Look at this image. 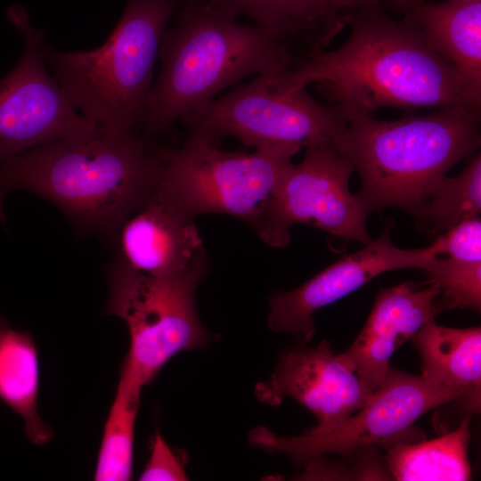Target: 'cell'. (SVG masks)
<instances>
[{
  "label": "cell",
  "mask_w": 481,
  "mask_h": 481,
  "mask_svg": "<svg viewBox=\"0 0 481 481\" xmlns=\"http://www.w3.org/2000/svg\"><path fill=\"white\" fill-rule=\"evenodd\" d=\"M350 33L331 51L309 53L292 69V87L316 84L342 110L479 108L481 94L404 20L379 5L350 12Z\"/></svg>",
  "instance_id": "6da1fadb"
},
{
  "label": "cell",
  "mask_w": 481,
  "mask_h": 481,
  "mask_svg": "<svg viewBox=\"0 0 481 481\" xmlns=\"http://www.w3.org/2000/svg\"><path fill=\"white\" fill-rule=\"evenodd\" d=\"M164 149L138 133L99 130L48 143L0 162L3 200L25 190L55 204L77 228L114 236L154 193Z\"/></svg>",
  "instance_id": "7a4b0ae2"
},
{
  "label": "cell",
  "mask_w": 481,
  "mask_h": 481,
  "mask_svg": "<svg viewBox=\"0 0 481 481\" xmlns=\"http://www.w3.org/2000/svg\"><path fill=\"white\" fill-rule=\"evenodd\" d=\"M175 16L142 118L144 136L166 132L249 76L300 60L288 43L261 25L241 23L216 0H182Z\"/></svg>",
  "instance_id": "3957f363"
},
{
  "label": "cell",
  "mask_w": 481,
  "mask_h": 481,
  "mask_svg": "<svg viewBox=\"0 0 481 481\" xmlns=\"http://www.w3.org/2000/svg\"><path fill=\"white\" fill-rule=\"evenodd\" d=\"M342 110L346 125L336 150L357 172L356 195L368 214L387 207L416 214L447 171L480 145L479 108L393 121Z\"/></svg>",
  "instance_id": "277c9868"
},
{
  "label": "cell",
  "mask_w": 481,
  "mask_h": 481,
  "mask_svg": "<svg viewBox=\"0 0 481 481\" xmlns=\"http://www.w3.org/2000/svg\"><path fill=\"white\" fill-rule=\"evenodd\" d=\"M182 0H127L101 46L45 47L49 71L86 118L110 133H138L166 29Z\"/></svg>",
  "instance_id": "5b68a950"
},
{
  "label": "cell",
  "mask_w": 481,
  "mask_h": 481,
  "mask_svg": "<svg viewBox=\"0 0 481 481\" xmlns=\"http://www.w3.org/2000/svg\"><path fill=\"white\" fill-rule=\"evenodd\" d=\"M300 150L278 146L253 152L225 151L216 139L188 134L181 147L164 149L155 193L191 218L224 214L255 229Z\"/></svg>",
  "instance_id": "8992f818"
},
{
  "label": "cell",
  "mask_w": 481,
  "mask_h": 481,
  "mask_svg": "<svg viewBox=\"0 0 481 481\" xmlns=\"http://www.w3.org/2000/svg\"><path fill=\"white\" fill-rule=\"evenodd\" d=\"M292 67L272 69L216 97L182 121L189 134L232 136L255 149L329 146L336 150L346 125L343 110L292 87Z\"/></svg>",
  "instance_id": "52a82bcc"
},
{
  "label": "cell",
  "mask_w": 481,
  "mask_h": 481,
  "mask_svg": "<svg viewBox=\"0 0 481 481\" xmlns=\"http://www.w3.org/2000/svg\"><path fill=\"white\" fill-rule=\"evenodd\" d=\"M108 283L105 313L121 319L130 338L119 377L143 388L175 355L209 342L195 303L200 282L152 278L115 258Z\"/></svg>",
  "instance_id": "ba28073f"
},
{
  "label": "cell",
  "mask_w": 481,
  "mask_h": 481,
  "mask_svg": "<svg viewBox=\"0 0 481 481\" xmlns=\"http://www.w3.org/2000/svg\"><path fill=\"white\" fill-rule=\"evenodd\" d=\"M458 400H462L461 394L390 366L365 404L330 431L280 436L257 427L249 432V442L271 453H284L298 465L330 453L354 456L366 449L387 450L412 442V435L423 437L415 432L414 423L430 410Z\"/></svg>",
  "instance_id": "9c48e42d"
},
{
  "label": "cell",
  "mask_w": 481,
  "mask_h": 481,
  "mask_svg": "<svg viewBox=\"0 0 481 481\" xmlns=\"http://www.w3.org/2000/svg\"><path fill=\"white\" fill-rule=\"evenodd\" d=\"M353 172L334 148H306L301 162L290 165L274 190L255 228L259 238L284 248L294 224H309L345 240L369 244V214L348 187Z\"/></svg>",
  "instance_id": "30bf717a"
},
{
  "label": "cell",
  "mask_w": 481,
  "mask_h": 481,
  "mask_svg": "<svg viewBox=\"0 0 481 481\" xmlns=\"http://www.w3.org/2000/svg\"><path fill=\"white\" fill-rule=\"evenodd\" d=\"M9 21L24 37L22 54L0 79V162L54 141L100 129L72 105L46 69L45 32L14 4Z\"/></svg>",
  "instance_id": "8fae6325"
},
{
  "label": "cell",
  "mask_w": 481,
  "mask_h": 481,
  "mask_svg": "<svg viewBox=\"0 0 481 481\" xmlns=\"http://www.w3.org/2000/svg\"><path fill=\"white\" fill-rule=\"evenodd\" d=\"M392 224L360 250L344 256L299 287L269 298V328L309 342L315 331L314 314L365 285L380 273L399 269H424L443 254L442 237L419 249H401L390 239Z\"/></svg>",
  "instance_id": "7c38bea8"
},
{
  "label": "cell",
  "mask_w": 481,
  "mask_h": 481,
  "mask_svg": "<svg viewBox=\"0 0 481 481\" xmlns=\"http://www.w3.org/2000/svg\"><path fill=\"white\" fill-rule=\"evenodd\" d=\"M302 343L282 353L272 376L255 387L257 397L277 405L288 396L309 410L317 425L306 433L330 431L368 401L371 392L349 370L328 341L308 347Z\"/></svg>",
  "instance_id": "4fadbf2b"
},
{
  "label": "cell",
  "mask_w": 481,
  "mask_h": 481,
  "mask_svg": "<svg viewBox=\"0 0 481 481\" xmlns=\"http://www.w3.org/2000/svg\"><path fill=\"white\" fill-rule=\"evenodd\" d=\"M116 259L157 279L201 282L209 259L194 219L152 196L120 225L114 235Z\"/></svg>",
  "instance_id": "5bb4252c"
},
{
  "label": "cell",
  "mask_w": 481,
  "mask_h": 481,
  "mask_svg": "<svg viewBox=\"0 0 481 481\" xmlns=\"http://www.w3.org/2000/svg\"><path fill=\"white\" fill-rule=\"evenodd\" d=\"M440 295L435 283L420 289L410 281L379 292L357 338L344 353L338 354L370 392L384 380L394 352L444 311Z\"/></svg>",
  "instance_id": "9a60e30c"
},
{
  "label": "cell",
  "mask_w": 481,
  "mask_h": 481,
  "mask_svg": "<svg viewBox=\"0 0 481 481\" xmlns=\"http://www.w3.org/2000/svg\"><path fill=\"white\" fill-rule=\"evenodd\" d=\"M394 9L481 94V0H409Z\"/></svg>",
  "instance_id": "2e32d148"
},
{
  "label": "cell",
  "mask_w": 481,
  "mask_h": 481,
  "mask_svg": "<svg viewBox=\"0 0 481 481\" xmlns=\"http://www.w3.org/2000/svg\"><path fill=\"white\" fill-rule=\"evenodd\" d=\"M421 360V377L462 395L470 413L479 412L481 329L448 328L435 318L411 338Z\"/></svg>",
  "instance_id": "e0dca14e"
},
{
  "label": "cell",
  "mask_w": 481,
  "mask_h": 481,
  "mask_svg": "<svg viewBox=\"0 0 481 481\" xmlns=\"http://www.w3.org/2000/svg\"><path fill=\"white\" fill-rule=\"evenodd\" d=\"M236 15L246 16L288 43L304 58L325 49L345 28L348 13L327 0H216Z\"/></svg>",
  "instance_id": "ac0fdd59"
},
{
  "label": "cell",
  "mask_w": 481,
  "mask_h": 481,
  "mask_svg": "<svg viewBox=\"0 0 481 481\" xmlns=\"http://www.w3.org/2000/svg\"><path fill=\"white\" fill-rule=\"evenodd\" d=\"M39 387L40 363L33 336L0 316V401L20 417L27 437L36 445L53 438V428L38 412Z\"/></svg>",
  "instance_id": "d6986e66"
},
{
  "label": "cell",
  "mask_w": 481,
  "mask_h": 481,
  "mask_svg": "<svg viewBox=\"0 0 481 481\" xmlns=\"http://www.w3.org/2000/svg\"><path fill=\"white\" fill-rule=\"evenodd\" d=\"M469 441L467 417L457 428L437 438L394 444L387 449L385 463L395 480H469Z\"/></svg>",
  "instance_id": "ffe728a7"
},
{
  "label": "cell",
  "mask_w": 481,
  "mask_h": 481,
  "mask_svg": "<svg viewBox=\"0 0 481 481\" xmlns=\"http://www.w3.org/2000/svg\"><path fill=\"white\" fill-rule=\"evenodd\" d=\"M142 389L119 378L103 425L94 480L127 481L133 477L135 426Z\"/></svg>",
  "instance_id": "44dd1931"
},
{
  "label": "cell",
  "mask_w": 481,
  "mask_h": 481,
  "mask_svg": "<svg viewBox=\"0 0 481 481\" xmlns=\"http://www.w3.org/2000/svg\"><path fill=\"white\" fill-rule=\"evenodd\" d=\"M480 212L481 156L477 154L457 176H443L415 215L421 226L440 235Z\"/></svg>",
  "instance_id": "7402d4cb"
},
{
  "label": "cell",
  "mask_w": 481,
  "mask_h": 481,
  "mask_svg": "<svg viewBox=\"0 0 481 481\" xmlns=\"http://www.w3.org/2000/svg\"><path fill=\"white\" fill-rule=\"evenodd\" d=\"M423 270L428 282L440 288L444 310L460 307L480 312L481 262L437 256Z\"/></svg>",
  "instance_id": "603a6c76"
},
{
  "label": "cell",
  "mask_w": 481,
  "mask_h": 481,
  "mask_svg": "<svg viewBox=\"0 0 481 481\" xmlns=\"http://www.w3.org/2000/svg\"><path fill=\"white\" fill-rule=\"evenodd\" d=\"M443 254L459 260L481 262V220L465 219L443 234Z\"/></svg>",
  "instance_id": "cb8c5ba5"
},
{
  "label": "cell",
  "mask_w": 481,
  "mask_h": 481,
  "mask_svg": "<svg viewBox=\"0 0 481 481\" xmlns=\"http://www.w3.org/2000/svg\"><path fill=\"white\" fill-rule=\"evenodd\" d=\"M183 464L157 432L152 439L149 460L139 477L142 481L187 480Z\"/></svg>",
  "instance_id": "d4e9b609"
},
{
  "label": "cell",
  "mask_w": 481,
  "mask_h": 481,
  "mask_svg": "<svg viewBox=\"0 0 481 481\" xmlns=\"http://www.w3.org/2000/svg\"><path fill=\"white\" fill-rule=\"evenodd\" d=\"M341 12L349 13L350 12L367 6L379 5L382 0H327ZM391 7L398 6L409 0H388Z\"/></svg>",
  "instance_id": "484cf974"
}]
</instances>
